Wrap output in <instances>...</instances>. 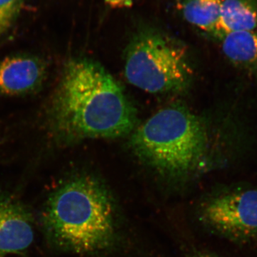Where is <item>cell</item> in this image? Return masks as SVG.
<instances>
[{"instance_id": "11", "label": "cell", "mask_w": 257, "mask_h": 257, "mask_svg": "<svg viewBox=\"0 0 257 257\" xmlns=\"http://www.w3.org/2000/svg\"><path fill=\"white\" fill-rule=\"evenodd\" d=\"M25 2V0H0V37L14 25Z\"/></svg>"}, {"instance_id": "4", "label": "cell", "mask_w": 257, "mask_h": 257, "mask_svg": "<svg viewBox=\"0 0 257 257\" xmlns=\"http://www.w3.org/2000/svg\"><path fill=\"white\" fill-rule=\"evenodd\" d=\"M124 74L130 84L153 94L180 92L192 77L187 50L157 31L137 35L126 49Z\"/></svg>"}, {"instance_id": "10", "label": "cell", "mask_w": 257, "mask_h": 257, "mask_svg": "<svg viewBox=\"0 0 257 257\" xmlns=\"http://www.w3.org/2000/svg\"><path fill=\"white\" fill-rule=\"evenodd\" d=\"M222 49L224 55L235 63H256L257 32L253 30L225 35Z\"/></svg>"}, {"instance_id": "8", "label": "cell", "mask_w": 257, "mask_h": 257, "mask_svg": "<svg viewBox=\"0 0 257 257\" xmlns=\"http://www.w3.org/2000/svg\"><path fill=\"white\" fill-rule=\"evenodd\" d=\"M257 27V7L251 0H223L218 35L253 31Z\"/></svg>"}, {"instance_id": "9", "label": "cell", "mask_w": 257, "mask_h": 257, "mask_svg": "<svg viewBox=\"0 0 257 257\" xmlns=\"http://www.w3.org/2000/svg\"><path fill=\"white\" fill-rule=\"evenodd\" d=\"M223 0H182L181 11L184 19L194 26L217 32Z\"/></svg>"}, {"instance_id": "7", "label": "cell", "mask_w": 257, "mask_h": 257, "mask_svg": "<svg viewBox=\"0 0 257 257\" xmlns=\"http://www.w3.org/2000/svg\"><path fill=\"white\" fill-rule=\"evenodd\" d=\"M48 65L39 56L17 55L0 61V95L20 96L40 90L46 81Z\"/></svg>"}, {"instance_id": "13", "label": "cell", "mask_w": 257, "mask_h": 257, "mask_svg": "<svg viewBox=\"0 0 257 257\" xmlns=\"http://www.w3.org/2000/svg\"><path fill=\"white\" fill-rule=\"evenodd\" d=\"M194 257H216V256H211V255H208V254H200V255H198V256H196Z\"/></svg>"}, {"instance_id": "2", "label": "cell", "mask_w": 257, "mask_h": 257, "mask_svg": "<svg viewBox=\"0 0 257 257\" xmlns=\"http://www.w3.org/2000/svg\"><path fill=\"white\" fill-rule=\"evenodd\" d=\"M117 213L107 187L91 175L74 176L47 196L39 221L50 246L80 255L94 254L114 246Z\"/></svg>"}, {"instance_id": "5", "label": "cell", "mask_w": 257, "mask_h": 257, "mask_svg": "<svg viewBox=\"0 0 257 257\" xmlns=\"http://www.w3.org/2000/svg\"><path fill=\"white\" fill-rule=\"evenodd\" d=\"M201 219L209 227L235 241L257 236V189L231 191L202 204Z\"/></svg>"}, {"instance_id": "1", "label": "cell", "mask_w": 257, "mask_h": 257, "mask_svg": "<svg viewBox=\"0 0 257 257\" xmlns=\"http://www.w3.org/2000/svg\"><path fill=\"white\" fill-rule=\"evenodd\" d=\"M136 124L133 103L101 64L86 57L66 63L45 112L54 143L69 146L89 139L122 138Z\"/></svg>"}, {"instance_id": "3", "label": "cell", "mask_w": 257, "mask_h": 257, "mask_svg": "<svg viewBox=\"0 0 257 257\" xmlns=\"http://www.w3.org/2000/svg\"><path fill=\"white\" fill-rule=\"evenodd\" d=\"M130 145L140 160L161 175L182 178L202 167L207 132L185 106H170L135 128Z\"/></svg>"}, {"instance_id": "6", "label": "cell", "mask_w": 257, "mask_h": 257, "mask_svg": "<svg viewBox=\"0 0 257 257\" xmlns=\"http://www.w3.org/2000/svg\"><path fill=\"white\" fill-rule=\"evenodd\" d=\"M35 236V219L28 206L12 194H0V257L28 251Z\"/></svg>"}, {"instance_id": "12", "label": "cell", "mask_w": 257, "mask_h": 257, "mask_svg": "<svg viewBox=\"0 0 257 257\" xmlns=\"http://www.w3.org/2000/svg\"><path fill=\"white\" fill-rule=\"evenodd\" d=\"M132 0H114L115 3L118 5H127L131 4Z\"/></svg>"}]
</instances>
